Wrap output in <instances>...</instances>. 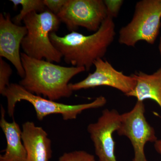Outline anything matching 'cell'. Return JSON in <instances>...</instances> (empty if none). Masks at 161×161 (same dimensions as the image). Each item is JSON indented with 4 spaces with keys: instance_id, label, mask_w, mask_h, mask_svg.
<instances>
[{
    "instance_id": "cell-20",
    "label": "cell",
    "mask_w": 161,
    "mask_h": 161,
    "mask_svg": "<svg viewBox=\"0 0 161 161\" xmlns=\"http://www.w3.org/2000/svg\"><path fill=\"white\" fill-rule=\"evenodd\" d=\"M158 49L159 51L161 57V36L160 39L159 43Z\"/></svg>"
},
{
    "instance_id": "cell-10",
    "label": "cell",
    "mask_w": 161,
    "mask_h": 161,
    "mask_svg": "<svg viewBox=\"0 0 161 161\" xmlns=\"http://www.w3.org/2000/svg\"><path fill=\"white\" fill-rule=\"evenodd\" d=\"M27 32L26 26L17 25L12 21L9 13H1L0 57L9 60L22 78L25 76V71L21 60L20 47Z\"/></svg>"
},
{
    "instance_id": "cell-17",
    "label": "cell",
    "mask_w": 161,
    "mask_h": 161,
    "mask_svg": "<svg viewBox=\"0 0 161 161\" xmlns=\"http://www.w3.org/2000/svg\"><path fill=\"white\" fill-rule=\"evenodd\" d=\"M108 16L111 17H117L124 1L122 0H104Z\"/></svg>"
},
{
    "instance_id": "cell-4",
    "label": "cell",
    "mask_w": 161,
    "mask_h": 161,
    "mask_svg": "<svg viewBox=\"0 0 161 161\" xmlns=\"http://www.w3.org/2000/svg\"><path fill=\"white\" fill-rule=\"evenodd\" d=\"M23 21L27 31L21 45L23 53L38 60L60 63L62 55L50 39L51 33L56 32L60 27L61 22L58 16L48 10L33 12Z\"/></svg>"
},
{
    "instance_id": "cell-13",
    "label": "cell",
    "mask_w": 161,
    "mask_h": 161,
    "mask_svg": "<svg viewBox=\"0 0 161 161\" xmlns=\"http://www.w3.org/2000/svg\"><path fill=\"white\" fill-rule=\"evenodd\" d=\"M131 76L136 80V85L126 96L135 97L138 101L151 99L161 109V67L151 75L139 72Z\"/></svg>"
},
{
    "instance_id": "cell-2",
    "label": "cell",
    "mask_w": 161,
    "mask_h": 161,
    "mask_svg": "<svg viewBox=\"0 0 161 161\" xmlns=\"http://www.w3.org/2000/svg\"><path fill=\"white\" fill-rule=\"evenodd\" d=\"M21 57L25 76L20 85L32 94L55 101L70 97L73 92L69 88L70 80L86 71L83 67L61 66L31 58L23 53Z\"/></svg>"
},
{
    "instance_id": "cell-6",
    "label": "cell",
    "mask_w": 161,
    "mask_h": 161,
    "mask_svg": "<svg viewBox=\"0 0 161 161\" xmlns=\"http://www.w3.org/2000/svg\"><path fill=\"white\" fill-rule=\"evenodd\" d=\"M143 102L137 101L130 112L121 114L120 125L116 132L120 136L130 139L134 150L132 161H148L145 155V147L147 142L158 140L155 130L147 122L145 115Z\"/></svg>"
},
{
    "instance_id": "cell-12",
    "label": "cell",
    "mask_w": 161,
    "mask_h": 161,
    "mask_svg": "<svg viewBox=\"0 0 161 161\" xmlns=\"http://www.w3.org/2000/svg\"><path fill=\"white\" fill-rule=\"evenodd\" d=\"M0 126L5 135L6 147L4 154L0 155V161H26V152L22 139V129L14 120H6V111L1 106Z\"/></svg>"
},
{
    "instance_id": "cell-8",
    "label": "cell",
    "mask_w": 161,
    "mask_h": 161,
    "mask_svg": "<svg viewBox=\"0 0 161 161\" xmlns=\"http://www.w3.org/2000/svg\"><path fill=\"white\" fill-rule=\"evenodd\" d=\"M120 120L121 114L117 110L105 109L96 122L88 125L87 132L98 161H117L113 134L118 130Z\"/></svg>"
},
{
    "instance_id": "cell-5",
    "label": "cell",
    "mask_w": 161,
    "mask_h": 161,
    "mask_svg": "<svg viewBox=\"0 0 161 161\" xmlns=\"http://www.w3.org/2000/svg\"><path fill=\"white\" fill-rule=\"evenodd\" d=\"M161 0H142L136 3L132 19L119 31L118 41L134 47L140 41L154 44L161 26Z\"/></svg>"
},
{
    "instance_id": "cell-3",
    "label": "cell",
    "mask_w": 161,
    "mask_h": 161,
    "mask_svg": "<svg viewBox=\"0 0 161 161\" xmlns=\"http://www.w3.org/2000/svg\"><path fill=\"white\" fill-rule=\"evenodd\" d=\"M1 95L7 99V112L9 117L14 119L17 103L26 101L34 107L37 118L40 121L53 114L61 115L64 120H73L83 111L101 108L107 102L105 97L100 96L89 103L76 105L60 103L32 94L17 83H10Z\"/></svg>"
},
{
    "instance_id": "cell-1",
    "label": "cell",
    "mask_w": 161,
    "mask_h": 161,
    "mask_svg": "<svg viewBox=\"0 0 161 161\" xmlns=\"http://www.w3.org/2000/svg\"><path fill=\"white\" fill-rule=\"evenodd\" d=\"M115 35L113 18L108 16L99 29L93 34L85 36L73 31L60 36L56 32H52L50 39L66 63L84 68L88 71L95 61L105 55Z\"/></svg>"
},
{
    "instance_id": "cell-19",
    "label": "cell",
    "mask_w": 161,
    "mask_h": 161,
    "mask_svg": "<svg viewBox=\"0 0 161 161\" xmlns=\"http://www.w3.org/2000/svg\"><path fill=\"white\" fill-rule=\"evenodd\" d=\"M156 151L161 155V139L158 140L154 144Z\"/></svg>"
},
{
    "instance_id": "cell-16",
    "label": "cell",
    "mask_w": 161,
    "mask_h": 161,
    "mask_svg": "<svg viewBox=\"0 0 161 161\" xmlns=\"http://www.w3.org/2000/svg\"><path fill=\"white\" fill-rule=\"evenodd\" d=\"M11 67L3 58H0V94L9 86V79L12 74Z\"/></svg>"
},
{
    "instance_id": "cell-9",
    "label": "cell",
    "mask_w": 161,
    "mask_h": 161,
    "mask_svg": "<svg viewBox=\"0 0 161 161\" xmlns=\"http://www.w3.org/2000/svg\"><path fill=\"white\" fill-rule=\"evenodd\" d=\"M95 70L89 74L84 80L75 83H69L73 92L96 87L108 86L118 90L126 95L132 92L136 80L132 76H127L115 69L107 60L99 59L95 61Z\"/></svg>"
},
{
    "instance_id": "cell-14",
    "label": "cell",
    "mask_w": 161,
    "mask_h": 161,
    "mask_svg": "<svg viewBox=\"0 0 161 161\" xmlns=\"http://www.w3.org/2000/svg\"><path fill=\"white\" fill-rule=\"evenodd\" d=\"M14 4L15 8L19 5L22 6V9L19 13L13 19L14 23L19 25L24 18L29 14L33 12L41 13L45 11L46 8L43 0H10Z\"/></svg>"
},
{
    "instance_id": "cell-15",
    "label": "cell",
    "mask_w": 161,
    "mask_h": 161,
    "mask_svg": "<svg viewBox=\"0 0 161 161\" xmlns=\"http://www.w3.org/2000/svg\"><path fill=\"white\" fill-rule=\"evenodd\" d=\"M58 161H96L94 155L84 151L76 150L64 153Z\"/></svg>"
},
{
    "instance_id": "cell-7",
    "label": "cell",
    "mask_w": 161,
    "mask_h": 161,
    "mask_svg": "<svg viewBox=\"0 0 161 161\" xmlns=\"http://www.w3.org/2000/svg\"><path fill=\"white\" fill-rule=\"evenodd\" d=\"M57 16L72 31L81 26L96 32L106 19L108 12L102 0H67Z\"/></svg>"
},
{
    "instance_id": "cell-11",
    "label": "cell",
    "mask_w": 161,
    "mask_h": 161,
    "mask_svg": "<svg viewBox=\"0 0 161 161\" xmlns=\"http://www.w3.org/2000/svg\"><path fill=\"white\" fill-rule=\"evenodd\" d=\"M22 139L26 152V161H49L53 154L52 142L42 127L31 121L22 125Z\"/></svg>"
},
{
    "instance_id": "cell-18",
    "label": "cell",
    "mask_w": 161,
    "mask_h": 161,
    "mask_svg": "<svg viewBox=\"0 0 161 161\" xmlns=\"http://www.w3.org/2000/svg\"><path fill=\"white\" fill-rule=\"evenodd\" d=\"M67 0H43L44 5L48 10L57 15L60 12Z\"/></svg>"
}]
</instances>
